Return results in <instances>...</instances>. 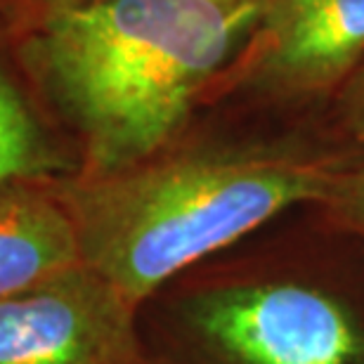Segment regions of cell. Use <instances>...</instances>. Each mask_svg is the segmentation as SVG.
I'll return each instance as SVG.
<instances>
[{"label": "cell", "instance_id": "6da1fadb", "mask_svg": "<svg viewBox=\"0 0 364 364\" xmlns=\"http://www.w3.org/2000/svg\"><path fill=\"white\" fill-rule=\"evenodd\" d=\"M267 0H116L28 17L19 55L76 135L81 176L159 154L225 81Z\"/></svg>", "mask_w": 364, "mask_h": 364}, {"label": "cell", "instance_id": "7a4b0ae2", "mask_svg": "<svg viewBox=\"0 0 364 364\" xmlns=\"http://www.w3.org/2000/svg\"><path fill=\"white\" fill-rule=\"evenodd\" d=\"M348 166L296 144L176 142L128 168L53 182L81 263L140 305L201 258L296 203L326 201Z\"/></svg>", "mask_w": 364, "mask_h": 364}, {"label": "cell", "instance_id": "3957f363", "mask_svg": "<svg viewBox=\"0 0 364 364\" xmlns=\"http://www.w3.org/2000/svg\"><path fill=\"white\" fill-rule=\"evenodd\" d=\"M185 312L196 336L235 364H364L353 317L303 284L206 291Z\"/></svg>", "mask_w": 364, "mask_h": 364}, {"label": "cell", "instance_id": "277c9868", "mask_svg": "<svg viewBox=\"0 0 364 364\" xmlns=\"http://www.w3.org/2000/svg\"><path fill=\"white\" fill-rule=\"evenodd\" d=\"M137 308L85 265L0 298V364H137Z\"/></svg>", "mask_w": 364, "mask_h": 364}, {"label": "cell", "instance_id": "5b68a950", "mask_svg": "<svg viewBox=\"0 0 364 364\" xmlns=\"http://www.w3.org/2000/svg\"><path fill=\"white\" fill-rule=\"evenodd\" d=\"M364 60V0H267L225 83L279 100L338 90Z\"/></svg>", "mask_w": 364, "mask_h": 364}, {"label": "cell", "instance_id": "8992f818", "mask_svg": "<svg viewBox=\"0 0 364 364\" xmlns=\"http://www.w3.org/2000/svg\"><path fill=\"white\" fill-rule=\"evenodd\" d=\"M81 263L76 232L53 182L0 185V298Z\"/></svg>", "mask_w": 364, "mask_h": 364}, {"label": "cell", "instance_id": "52a82bcc", "mask_svg": "<svg viewBox=\"0 0 364 364\" xmlns=\"http://www.w3.org/2000/svg\"><path fill=\"white\" fill-rule=\"evenodd\" d=\"M78 168V159L57 137L38 102L0 60V185L57 182Z\"/></svg>", "mask_w": 364, "mask_h": 364}, {"label": "cell", "instance_id": "ba28073f", "mask_svg": "<svg viewBox=\"0 0 364 364\" xmlns=\"http://www.w3.org/2000/svg\"><path fill=\"white\" fill-rule=\"evenodd\" d=\"M336 92L341 97V114H343L346 126L360 142H364V60Z\"/></svg>", "mask_w": 364, "mask_h": 364}, {"label": "cell", "instance_id": "9c48e42d", "mask_svg": "<svg viewBox=\"0 0 364 364\" xmlns=\"http://www.w3.org/2000/svg\"><path fill=\"white\" fill-rule=\"evenodd\" d=\"M326 201L336 203L343 213H348L358 223L364 225V168H360V171L348 168L343 176L338 178L336 187L331 189V194Z\"/></svg>", "mask_w": 364, "mask_h": 364}, {"label": "cell", "instance_id": "30bf717a", "mask_svg": "<svg viewBox=\"0 0 364 364\" xmlns=\"http://www.w3.org/2000/svg\"><path fill=\"white\" fill-rule=\"evenodd\" d=\"M116 3V0H24L28 17L57 10H81V7H95V5H107Z\"/></svg>", "mask_w": 364, "mask_h": 364}]
</instances>
